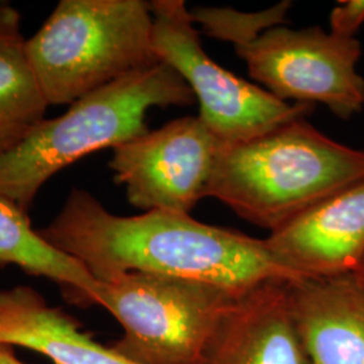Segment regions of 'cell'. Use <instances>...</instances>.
Wrapping results in <instances>:
<instances>
[{"mask_svg":"<svg viewBox=\"0 0 364 364\" xmlns=\"http://www.w3.org/2000/svg\"><path fill=\"white\" fill-rule=\"evenodd\" d=\"M356 275H358V278H359V279H360V282H362V284H363V287H364V263H363V264H362V267H360V270H359V272H358V274H356Z\"/></svg>","mask_w":364,"mask_h":364,"instance_id":"obj_18","label":"cell"},{"mask_svg":"<svg viewBox=\"0 0 364 364\" xmlns=\"http://www.w3.org/2000/svg\"><path fill=\"white\" fill-rule=\"evenodd\" d=\"M26 45L49 105H70L161 63L144 0H61Z\"/></svg>","mask_w":364,"mask_h":364,"instance_id":"obj_4","label":"cell"},{"mask_svg":"<svg viewBox=\"0 0 364 364\" xmlns=\"http://www.w3.org/2000/svg\"><path fill=\"white\" fill-rule=\"evenodd\" d=\"M285 279L243 291L224 313L198 364H312L290 313Z\"/></svg>","mask_w":364,"mask_h":364,"instance_id":"obj_10","label":"cell"},{"mask_svg":"<svg viewBox=\"0 0 364 364\" xmlns=\"http://www.w3.org/2000/svg\"><path fill=\"white\" fill-rule=\"evenodd\" d=\"M363 178L364 151L328 138L304 117L246 142L223 144L209 197L274 232Z\"/></svg>","mask_w":364,"mask_h":364,"instance_id":"obj_2","label":"cell"},{"mask_svg":"<svg viewBox=\"0 0 364 364\" xmlns=\"http://www.w3.org/2000/svg\"><path fill=\"white\" fill-rule=\"evenodd\" d=\"M287 296L312 364H364V287L356 274L290 281Z\"/></svg>","mask_w":364,"mask_h":364,"instance_id":"obj_11","label":"cell"},{"mask_svg":"<svg viewBox=\"0 0 364 364\" xmlns=\"http://www.w3.org/2000/svg\"><path fill=\"white\" fill-rule=\"evenodd\" d=\"M235 49L250 76L282 102L320 103L344 120L363 109L364 77L356 68L362 46L356 38L320 26L282 25Z\"/></svg>","mask_w":364,"mask_h":364,"instance_id":"obj_7","label":"cell"},{"mask_svg":"<svg viewBox=\"0 0 364 364\" xmlns=\"http://www.w3.org/2000/svg\"><path fill=\"white\" fill-rule=\"evenodd\" d=\"M0 364H26L22 362L15 352L14 346L0 343Z\"/></svg>","mask_w":364,"mask_h":364,"instance_id":"obj_17","label":"cell"},{"mask_svg":"<svg viewBox=\"0 0 364 364\" xmlns=\"http://www.w3.org/2000/svg\"><path fill=\"white\" fill-rule=\"evenodd\" d=\"M150 10L158 60L189 85L198 117L223 144L246 142L313 112L314 105L282 102L216 64L204 52L183 0H153Z\"/></svg>","mask_w":364,"mask_h":364,"instance_id":"obj_6","label":"cell"},{"mask_svg":"<svg viewBox=\"0 0 364 364\" xmlns=\"http://www.w3.org/2000/svg\"><path fill=\"white\" fill-rule=\"evenodd\" d=\"M0 343L38 352L55 364H135L26 285L0 289Z\"/></svg>","mask_w":364,"mask_h":364,"instance_id":"obj_12","label":"cell"},{"mask_svg":"<svg viewBox=\"0 0 364 364\" xmlns=\"http://www.w3.org/2000/svg\"><path fill=\"white\" fill-rule=\"evenodd\" d=\"M16 266L34 277L55 282L64 299L80 308L96 306L99 281L63 250L31 227L25 209L0 195V267Z\"/></svg>","mask_w":364,"mask_h":364,"instance_id":"obj_13","label":"cell"},{"mask_svg":"<svg viewBox=\"0 0 364 364\" xmlns=\"http://www.w3.org/2000/svg\"><path fill=\"white\" fill-rule=\"evenodd\" d=\"M26 42L21 15L0 1V154L22 144L49 107Z\"/></svg>","mask_w":364,"mask_h":364,"instance_id":"obj_14","label":"cell"},{"mask_svg":"<svg viewBox=\"0 0 364 364\" xmlns=\"http://www.w3.org/2000/svg\"><path fill=\"white\" fill-rule=\"evenodd\" d=\"M364 23V0L338 1L329 15L331 33L341 38H355Z\"/></svg>","mask_w":364,"mask_h":364,"instance_id":"obj_16","label":"cell"},{"mask_svg":"<svg viewBox=\"0 0 364 364\" xmlns=\"http://www.w3.org/2000/svg\"><path fill=\"white\" fill-rule=\"evenodd\" d=\"M39 232L80 260L99 282L124 274H156L245 291L272 279H302L274 259L264 239L209 225L186 213L117 216L78 188Z\"/></svg>","mask_w":364,"mask_h":364,"instance_id":"obj_1","label":"cell"},{"mask_svg":"<svg viewBox=\"0 0 364 364\" xmlns=\"http://www.w3.org/2000/svg\"><path fill=\"white\" fill-rule=\"evenodd\" d=\"M223 144L198 115L180 117L115 147L108 166L132 207L189 215L209 197Z\"/></svg>","mask_w":364,"mask_h":364,"instance_id":"obj_8","label":"cell"},{"mask_svg":"<svg viewBox=\"0 0 364 364\" xmlns=\"http://www.w3.org/2000/svg\"><path fill=\"white\" fill-rule=\"evenodd\" d=\"M195 93L165 63L119 78L45 119L15 149L0 154V195L28 212L39 189L70 164L103 149H115L147 132L154 107H189Z\"/></svg>","mask_w":364,"mask_h":364,"instance_id":"obj_3","label":"cell"},{"mask_svg":"<svg viewBox=\"0 0 364 364\" xmlns=\"http://www.w3.org/2000/svg\"><path fill=\"white\" fill-rule=\"evenodd\" d=\"M242 293L193 279L131 273L99 282L96 306L123 328L109 347L132 363L198 364L213 329Z\"/></svg>","mask_w":364,"mask_h":364,"instance_id":"obj_5","label":"cell"},{"mask_svg":"<svg viewBox=\"0 0 364 364\" xmlns=\"http://www.w3.org/2000/svg\"><path fill=\"white\" fill-rule=\"evenodd\" d=\"M290 1H282L262 13H240L232 9L197 7L191 10L193 23L204 27L210 38L230 41L235 48L245 46L270 28L285 23Z\"/></svg>","mask_w":364,"mask_h":364,"instance_id":"obj_15","label":"cell"},{"mask_svg":"<svg viewBox=\"0 0 364 364\" xmlns=\"http://www.w3.org/2000/svg\"><path fill=\"white\" fill-rule=\"evenodd\" d=\"M264 243L299 278L358 274L364 263V178L306 209Z\"/></svg>","mask_w":364,"mask_h":364,"instance_id":"obj_9","label":"cell"}]
</instances>
